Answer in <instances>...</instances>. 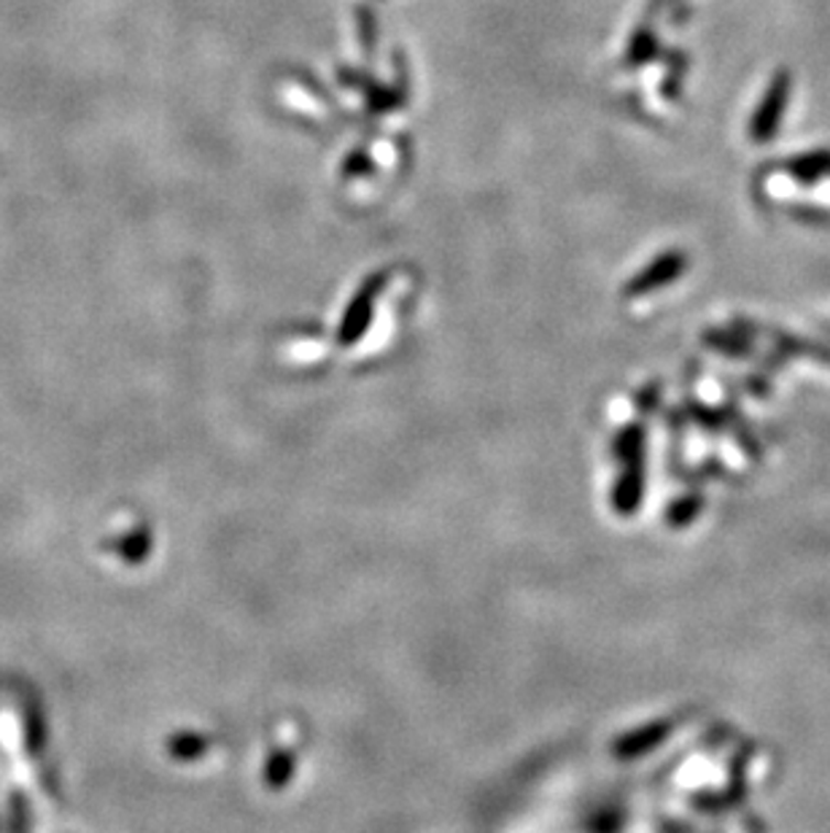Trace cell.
Returning <instances> with one entry per match:
<instances>
[{
	"label": "cell",
	"mask_w": 830,
	"mask_h": 833,
	"mask_svg": "<svg viewBox=\"0 0 830 833\" xmlns=\"http://www.w3.org/2000/svg\"><path fill=\"white\" fill-rule=\"evenodd\" d=\"M25 726H28L25 736H28L30 756L33 758L41 756V747H44V742H46V732H44V721H41V712L35 710V704H33V710L25 715Z\"/></svg>",
	"instance_id": "obj_1"
}]
</instances>
